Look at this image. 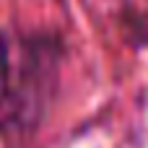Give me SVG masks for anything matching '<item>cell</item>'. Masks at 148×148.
Masks as SVG:
<instances>
[{
    "mask_svg": "<svg viewBox=\"0 0 148 148\" xmlns=\"http://www.w3.org/2000/svg\"><path fill=\"white\" fill-rule=\"evenodd\" d=\"M130 13H148V0H127Z\"/></svg>",
    "mask_w": 148,
    "mask_h": 148,
    "instance_id": "obj_2",
    "label": "cell"
},
{
    "mask_svg": "<svg viewBox=\"0 0 148 148\" xmlns=\"http://www.w3.org/2000/svg\"><path fill=\"white\" fill-rule=\"evenodd\" d=\"M5 83H8V47H5V36L0 31V99L5 94Z\"/></svg>",
    "mask_w": 148,
    "mask_h": 148,
    "instance_id": "obj_1",
    "label": "cell"
}]
</instances>
